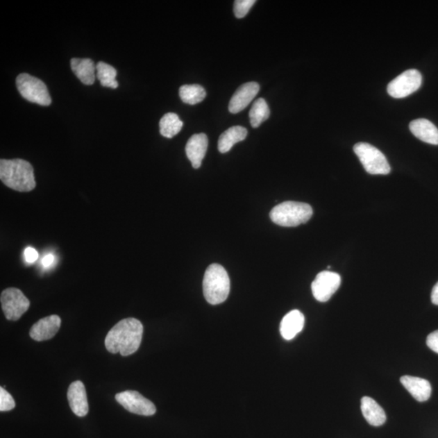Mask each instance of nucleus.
Here are the masks:
<instances>
[{
	"instance_id": "obj_1",
	"label": "nucleus",
	"mask_w": 438,
	"mask_h": 438,
	"mask_svg": "<svg viewBox=\"0 0 438 438\" xmlns=\"http://www.w3.org/2000/svg\"><path fill=\"white\" fill-rule=\"evenodd\" d=\"M143 330L142 322L133 317L120 321L106 337V348L112 354L132 355L141 346Z\"/></svg>"
},
{
	"instance_id": "obj_2",
	"label": "nucleus",
	"mask_w": 438,
	"mask_h": 438,
	"mask_svg": "<svg viewBox=\"0 0 438 438\" xmlns=\"http://www.w3.org/2000/svg\"><path fill=\"white\" fill-rule=\"evenodd\" d=\"M0 179L7 187L17 192H31L36 187L33 166L20 158L0 160Z\"/></svg>"
},
{
	"instance_id": "obj_3",
	"label": "nucleus",
	"mask_w": 438,
	"mask_h": 438,
	"mask_svg": "<svg viewBox=\"0 0 438 438\" xmlns=\"http://www.w3.org/2000/svg\"><path fill=\"white\" fill-rule=\"evenodd\" d=\"M230 289L228 273L219 264H212L207 268L203 279V293L210 305L222 304L228 299Z\"/></svg>"
},
{
	"instance_id": "obj_4",
	"label": "nucleus",
	"mask_w": 438,
	"mask_h": 438,
	"mask_svg": "<svg viewBox=\"0 0 438 438\" xmlns=\"http://www.w3.org/2000/svg\"><path fill=\"white\" fill-rule=\"evenodd\" d=\"M312 216L311 205L296 201L283 202L273 207L269 214L273 223L286 228L297 227L306 224Z\"/></svg>"
},
{
	"instance_id": "obj_5",
	"label": "nucleus",
	"mask_w": 438,
	"mask_h": 438,
	"mask_svg": "<svg viewBox=\"0 0 438 438\" xmlns=\"http://www.w3.org/2000/svg\"><path fill=\"white\" fill-rule=\"evenodd\" d=\"M354 152L369 174L388 175L391 172V167L386 156L372 144L363 142L356 144Z\"/></svg>"
},
{
	"instance_id": "obj_6",
	"label": "nucleus",
	"mask_w": 438,
	"mask_h": 438,
	"mask_svg": "<svg viewBox=\"0 0 438 438\" xmlns=\"http://www.w3.org/2000/svg\"><path fill=\"white\" fill-rule=\"evenodd\" d=\"M16 84L19 92L28 102L44 107L51 105V96L46 84L41 80L27 74H22L17 76Z\"/></svg>"
},
{
	"instance_id": "obj_7",
	"label": "nucleus",
	"mask_w": 438,
	"mask_h": 438,
	"mask_svg": "<svg viewBox=\"0 0 438 438\" xmlns=\"http://www.w3.org/2000/svg\"><path fill=\"white\" fill-rule=\"evenodd\" d=\"M2 310L9 321H17L30 309L31 301L17 288H8L1 293Z\"/></svg>"
},
{
	"instance_id": "obj_8",
	"label": "nucleus",
	"mask_w": 438,
	"mask_h": 438,
	"mask_svg": "<svg viewBox=\"0 0 438 438\" xmlns=\"http://www.w3.org/2000/svg\"><path fill=\"white\" fill-rule=\"evenodd\" d=\"M422 85V75L416 69H410L394 79L388 85L387 92L394 99H403L415 93Z\"/></svg>"
},
{
	"instance_id": "obj_9",
	"label": "nucleus",
	"mask_w": 438,
	"mask_h": 438,
	"mask_svg": "<svg viewBox=\"0 0 438 438\" xmlns=\"http://www.w3.org/2000/svg\"><path fill=\"white\" fill-rule=\"evenodd\" d=\"M115 399L127 411L137 415L151 416L157 411L155 404L137 391L120 392L115 396Z\"/></svg>"
},
{
	"instance_id": "obj_10",
	"label": "nucleus",
	"mask_w": 438,
	"mask_h": 438,
	"mask_svg": "<svg viewBox=\"0 0 438 438\" xmlns=\"http://www.w3.org/2000/svg\"><path fill=\"white\" fill-rule=\"evenodd\" d=\"M341 284L339 273L325 271L317 274L312 283V292L315 299L319 302L328 301L338 291Z\"/></svg>"
},
{
	"instance_id": "obj_11",
	"label": "nucleus",
	"mask_w": 438,
	"mask_h": 438,
	"mask_svg": "<svg viewBox=\"0 0 438 438\" xmlns=\"http://www.w3.org/2000/svg\"><path fill=\"white\" fill-rule=\"evenodd\" d=\"M260 90V85L257 83H248L239 86L229 103V112L237 114L242 112L252 101L256 98Z\"/></svg>"
},
{
	"instance_id": "obj_12",
	"label": "nucleus",
	"mask_w": 438,
	"mask_h": 438,
	"mask_svg": "<svg viewBox=\"0 0 438 438\" xmlns=\"http://www.w3.org/2000/svg\"><path fill=\"white\" fill-rule=\"evenodd\" d=\"M67 399L72 412L76 416L83 417L89 412L87 394L83 382H72L67 391Z\"/></svg>"
},
{
	"instance_id": "obj_13",
	"label": "nucleus",
	"mask_w": 438,
	"mask_h": 438,
	"mask_svg": "<svg viewBox=\"0 0 438 438\" xmlns=\"http://www.w3.org/2000/svg\"><path fill=\"white\" fill-rule=\"evenodd\" d=\"M61 319L59 316L51 315L40 319L31 327L30 335L37 342L49 340L59 331Z\"/></svg>"
},
{
	"instance_id": "obj_14",
	"label": "nucleus",
	"mask_w": 438,
	"mask_h": 438,
	"mask_svg": "<svg viewBox=\"0 0 438 438\" xmlns=\"http://www.w3.org/2000/svg\"><path fill=\"white\" fill-rule=\"evenodd\" d=\"M208 137L205 133L192 135L187 141L185 151L192 167L199 169L201 166L208 148Z\"/></svg>"
},
{
	"instance_id": "obj_15",
	"label": "nucleus",
	"mask_w": 438,
	"mask_h": 438,
	"mask_svg": "<svg viewBox=\"0 0 438 438\" xmlns=\"http://www.w3.org/2000/svg\"><path fill=\"white\" fill-rule=\"evenodd\" d=\"M401 382L407 391L418 402H426L431 396L432 387L426 379L412 376H403Z\"/></svg>"
},
{
	"instance_id": "obj_16",
	"label": "nucleus",
	"mask_w": 438,
	"mask_h": 438,
	"mask_svg": "<svg viewBox=\"0 0 438 438\" xmlns=\"http://www.w3.org/2000/svg\"><path fill=\"white\" fill-rule=\"evenodd\" d=\"M305 316L299 310H292L283 317L280 333L284 339L292 340L301 333L305 326Z\"/></svg>"
},
{
	"instance_id": "obj_17",
	"label": "nucleus",
	"mask_w": 438,
	"mask_h": 438,
	"mask_svg": "<svg viewBox=\"0 0 438 438\" xmlns=\"http://www.w3.org/2000/svg\"><path fill=\"white\" fill-rule=\"evenodd\" d=\"M412 133L421 141L438 146V129L430 120L418 119L409 125Z\"/></svg>"
},
{
	"instance_id": "obj_18",
	"label": "nucleus",
	"mask_w": 438,
	"mask_h": 438,
	"mask_svg": "<svg viewBox=\"0 0 438 438\" xmlns=\"http://www.w3.org/2000/svg\"><path fill=\"white\" fill-rule=\"evenodd\" d=\"M361 412L370 426H381L387 421L383 408L372 398L365 396L361 399Z\"/></svg>"
},
{
	"instance_id": "obj_19",
	"label": "nucleus",
	"mask_w": 438,
	"mask_h": 438,
	"mask_svg": "<svg viewBox=\"0 0 438 438\" xmlns=\"http://www.w3.org/2000/svg\"><path fill=\"white\" fill-rule=\"evenodd\" d=\"M71 69L83 84L90 85L94 83L97 70L92 60L74 58L71 60Z\"/></svg>"
},
{
	"instance_id": "obj_20",
	"label": "nucleus",
	"mask_w": 438,
	"mask_h": 438,
	"mask_svg": "<svg viewBox=\"0 0 438 438\" xmlns=\"http://www.w3.org/2000/svg\"><path fill=\"white\" fill-rule=\"evenodd\" d=\"M248 130L242 126H233L221 135L218 142L219 151L222 153L232 150L234 144L247 137Z\"/></svg>"
},
{
	"instance_id": "obj_21",
	"label": "nucleus",
	"mask_w": 438,
	"mask_h": 438,
	"mask_svg": "<svg viewBox=\"0 0 438 438\" xmlns=\"http://www.w3.org/2000/svg\"><path fill=\"white\" fill-rule=\"evenodd\" d=\"M183 122L175 113L163 115L160 122V133L167 138H172L181 131Z\"/></svg>"
},
{
	"instance_id": "obj_22",
	"label": "nucleus",
	"mask_w": 438,
	"mask_h": 438,
	"mask_svg": "<svg viewBox=\"0 0 438 438\" xmlns=\"http://www.w3.org/2000/svg\"><path fill=\"white\" fill-rule=\"evenodd\" d=\"M180 97L186 104L200 103L206 97V92L200 85H185L180 88Z\"/></svg>"
},
{
	"instance_id": "obj_23",
	"label": "nucleus",
	"mask_w": 438,
	"mask_h": 438,
	"mask_svg": "<svg viewBox=\"0 0 438 438\" xmlns=\"http://www.w3.org/2000/svg\"><path fill=\"white\" fill-rule=\"evenodd\" d=\"M269 115H271V110H269L266 100L258 99L255 101L251 110H250V124L253 128H257L269 119Z\"/></svg>"
},
{
	"instance_id": "obj_24",
	"label": "nucleus",
	"mask_w": 438,
	"mask_h": 438,
	"mask_svg": "<svg viewBox=\"0 0 438 438\" xmlns=\"http://www.w3.org/2000/svg\"><path fill=\"white\" fill-rule=\"evenodd\" d=\"M96 70H97V78L100 81V84L103 87H109L112 89H117L118 87V81L117 78V71L115 67L110 65L106 64L104 62H99L96 65Z\"/></svg>"
},
{
	"instance_id": "obj_25",
	"label": "nucleus",
	"mask_w": 438,
	"mask_h": 438,
	"mask_svg": "<svg viewBox=\"0 0 438 438\" xmlns=\"http://www.w3.org/2000/svg\"><path fill=\"white\" fill-rule=\"evenodd\" d=\"M256 0H237L234 3V13L237 18L242 19L247 15Z\"/></svg>"
},
{
	"instance_id": "obj_26",
	"label": "nucleus",
	"mask_w": 438,
	"mask_h": 438,
	"mask_svg": "<svg viewBox=\"0 0 438 438\" xmlns=\"http://www.w3.org/2000/svg\"><path fill=\"white\" fill-rule=\"evenodd\" d=\"M15 407L16 403L11 394L6 391V389L0 388V411H11Z\"/></svg>"
},
{
	"instance_id": "obj_27",
	"label": "nucleus",
	"mask_w": 438,
	"mask_h": 438,
	"mask_svg": "<svg viewBox=\"0 0 438 438\" xmlns=\"http://www.w3.org/2000/svg\"><path fill=\"white\" fill-rule=\"evenodd\" d=\"M426 343L428 348L438 354V330L428 336Z\"/></svg>"
},
{
	"instance_id": "obj_28",
	"label": "nucleus",
	"mask_w": 438,
	"mask_h": 438,
	"mask_svg": "<svg viewBox=\"0 0 438 438\" xmlns=\"http://www.w3.org/2000/svg\"><path fill=\"white\" fill-rule=\"evenodd\" d=\"M24 256H25L26 261L28 263L32 264L37 261L38 253L36 249L32 247H28L25 249V252H24Z\"/></svg>"
},
{
	"instance_id": "obj_29",
	"label": "nucleus",
	"mask_w": 438,
	"mask_h": 438,
	"mask_svg": "<svg viewBox=\"0 0 438 438\" xmlns=\"http://www.w3.org/2000/svg\"><path fill=\"white\" fill-rule=\"evenodd\" d=\"M55 262V257L53 256L52 254H47L43 259L42 260V264L45 268L50 267L53 263Z\"/></svg>"
},
{
	"instance_id": "obj_30",
	"label": "nucleus",
	"mask_w": 438,
	"mask_h": 438,
	"mask_svg": "<svg viewBox=\"0 0 438 438\" xmlns=\"http://www.w3.org/2000/svg\"><path fill=\"white\" fill-rule=\"evenodd\" d=\"M431 301L433 305H438V282L432 288Z\"/></svg>"
}]
</instances>
